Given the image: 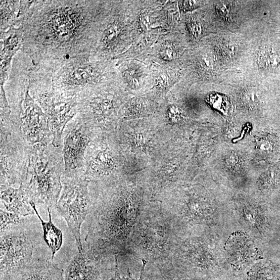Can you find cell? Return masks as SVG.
<instances>
[{"label": "cell", "instance_id": "12", "mask_svg": "<svg viewBox=\"0 0 280 280\" xmlns=\"http://www.w3.org/2000/svg\"><path fill=\"white\" fill-rule=\"evenodd\" d=\"M23 39L20 27L10 28L1 34V91L9 78L13 57L22 49Z\"/></svg>", "mask_w": 280, "mask_h": 280}, {"label": "cell", "instance_id": "19", "mask_svg": "<svg viewBox=\"0 0 280 280\" xmlns=\"http://www.w3.org/2000/svg\"><path fill=\"white\" fill-rule=\"evenodd\" d=\"M257 63L262 69L275 70L280 67V57L274 49L265 48L258 53Z\"/></svg>", "mask_w": 280, "mask_h": 280}, {"label": "cell", "instance_id": "2", "mask_svg": "<svg viewBox=\"0 0 280 280\" xmlns=\"http://www.w3.org/2000/svg\"><path fill=\"white\" fill-rule=\"evenodd\" d=\"M64 169L62 146L56 147L50 143L30 147L27 176L22 185L36 206L55 209Z\"/></svg>", "mask_w": 280, "mask_h": 280}, {"label": "cell", "instance_id": "18", "mask_svg": "<svg viewBox=\"0 0 280 280\" xmlns=\"http://www.w3.org/2000/svg\"><path fill=\"white\" fill-rule=\"evenodd\" d=\"M20 1H1V34L15 27Z\"/></svg>", "mask_w": 280, "mask_h": 280}, {"label": "cell", "instance_id": "15", "mask_svg": "<svg viewBox=\"0 0 280 280\" xmlns=\"http://www.w3.org/2000/svg\"><path fill=\"white\" fill-rule=\"evenodd\" d=\"M225 250L229 260L236 266L249 264L255 256L252 241L248 236L240 232L231 234L225 244Z\"/></svg>", "mask_w": 280, "mask_h": 280}, {"label": "cell", "instance_id": "28", "mask_svg": "<svg viewBox=\"0 0 280 280\" xmlns=\"http://www.w3.org/2000/svg\"><path fill=\"white\" fill-rule=\"evenodd\" d=\"M182 112L176 106H172L169 110V116L171 119L173 121H178L180 120Z\"/></svg>", "mask_w": 280, "mask_h": 280}, {"label": "cell", "instance_id": "23", "mask_svg": "<svg viewBox=\"0 0 280 280\" xmlns=\"http://www.w3.org/2000/svg\"><path fill=\"white\" fill-rule=\"evenodd\" d=\"M117 256L116 255H115V276L114 277L109 279V280H143V276L144 274V270L145 267L146 265V261L143 259L142 263H143V266L142 268V270L141 272V276H140V278L138 280L134 279L132 278L131 273H130V271H129V269L128 270V277H122L120 274V271L119 268H118V264L117 262Z\"/></svg>", "mask_w": 280, "mask_h": 280}, {"label": "cell", "instance_id": "4", "mask_svg": "<svg viewBox=\"0 0 280 280\" xmlns=\"http://www.w3.org/2000/svg\"><path fill=\"white\" fill-rule=\"evenodd\" d=\"M28 74L30 94L47 118L52 144L60 147L64 129L78 114V98L59 90L53 83L51 74L45 69L32 64Z\"/></svg>", "mask_w": 280, "mask_h": 280}, {"label": "cell", "instance_id": "30", "mask_svg": "<svg viewBox=\"0 0 280 280\" xmlns=\"http://www.w3.org/2000/svg\"><path fill=\"white\" fill-rule=\"evenodd\" d=\"M181 2L182 9L186 10V11L194 9L197 4L196 1H182Z\"/></svg>", "mask_w": 280, "mask_h": 280}, {"label": "cell", "instance_id": "22", "mask_svg": "<svg viewBox=\"0 0 280 280\" xmlns=\"http://www.w3.org/2000/svg\"><path fill=\"white\" fill-rule=\"evenodd\" d=\"M161 58L166 61H171L177 57V51L175 47L170 42L165 43L160 50Z\"/></svg>", "mask_w": 280, "mask_h": 280}, {"label": "cell", "instance_id": "9", "mask_svg": "<svg viewBox=\"0 0 280 280\" xmlns=\"http://www.w3.org/2000/svg\"><path fill=\"white\" fill-rule=\"evenodd\" d=\"M94 131L77 115L68 123L62 137L64 176H84L86 152L93 140Z\"/></svg>", "mask_w": 280, "mask_h": 280}, {"label": "cell", "instance_id": "3", "mask_svg": "<svg viewBox=\"0 0 280 280\" xmlns=\"http://www.w3.org/2000/svg\"><path fill=\"white\" fill-rule=\"evenodd\" d=\"M39 67L49 72L56 87L73 97L78 98L119 79L111 60L94 59L90 55L52 61Z\"/></svg>", "mask_w": 280, "mask_h": 280}, {"label": "cell", "instance_id": "7", "mask_svg": "<svg viewBox=\"0 0 280 280\" xmlns=\"http://www.w3.org/2000/svg\"><path fill=\"white\" fill-rule=\"evenodd\" d=\"M62 189L55 210L66 221L80 254L84 253L81 229L92 210L93 202L90 182L84 176L61 179Z\"/></svg>", "mask_w": 280, "mask_h": 280}, {"label": "cell", "instance_id": "25", "mask_svg": "<svg viewBox=\"0 0 280 280\" xmlns=\"http://www.w3.org/2000/svg\"><path fill=\"white\" fill-rule=\"evenodd\" d=\"M243 101L247 106L253 107L257 104L258 98L256 93L253 90L246 91L243 95Z\"/></svg>", "mask_w": 280, "mask_h": 280}, {"label": "cell", "instance_id": "24", "mask_svg": "<svg viewBox=\"0 0 280 280\" xmlns=\"http://www.w3.org/2000/svg\"><path fill=\"white\" fill-rule=\"evenodd\" d=\"M210 102L215 108L220 110H225L228 107L227 101L224 98L223 96L216 94L211 95L210 98Z\"/></svg>", "mask_w": 280, "mask_h": 280}, {"label": "cell", "instance_id": "29", "mask_svg": "<svg viewBox=\"0 0 280 280\" xmlns=\"http://www.w3.org/2000/svg\"><path fill=\"white\" fill-rule=\"evenodd\" d=\"M217 9L220 14L224 17L226 18H229L230 9L227 5L223 3H220L217 6Z\"/></svg>", "mask_w": 280, "mask_h": 280}, {"label": "cell", "instance_id": "16", "mask_svg": "<svg viewBox=\"0 0 280 280\" xmlns=\"http://www.w3.org/2000/svg\"><path fill=\"white\" fill-rule=\"evenodd\" d=\"M63 272L51 258L39 257L14 280H62Z\"/></svg>", "mask_w": 280, "mask_h": 280}, {"label": "cell", "instance_id": "10", "mask_svg": "<svg viewBox=\"0 0 280 280\" xmlns=\"http://www.w3.org/2000/svg\"><path fill=\"white\" fill-rule=\"evenodd\" d=\"M110 142L105 138L94 139L85 155L84 177L90 183L112 177L117 168V158Z\"/></svg>", "mask_w": 280, "mask_h": 280}, {"label": "cell", "instance_id": "27", "mask_svg": "<svg viewBox=\"0 0 280 280\" xmlns=\"http://www.w3.org/2000/svg\"><path fill=\"white\" fill-rule=\"evenodd\" d=\"M221 50L224 55L232 57L235 54L237 47L233 43L226 42L222 45Z\"/></svg>", "mask_w": 280, "mask_h": 280}, {"label": "cell", "instance_id": "5", "mask_svg": "<svg viewBox=\"0 0 280 280\" xmlns=\"http://www.w3.org/2000/svg\"><path fill=\"white\" fill-rule=\"evenodd\" d=\"M35 225L29 219L18 227L1 232L0 280H14L36 259L34 255L41 233Z\"/></svg>", "mask_w": 280, "mask_h": 280}, {"label": "cell", "instance_id": "17", "mask_svg": "<svg viewBox=\"0 0 280 280\" xmlns=\"http://www.w3.org/2000/svg\"><path fill=\"white\" fill-rule=\"evenodd\" d=\"M31 206L33 207L37 216L41 222V228L43 233V238L51 252V259L53 261L55 254L61 249L63 243V234L62 232L53 224L51 220L50 209H47L49 215V221L46 222L40 216L36 208V204L31 202Z\"/></svg>", "mask_w": 280, "mask_h": 280}, {"label": "cell", "instance_id": "1", "mask_svg": "<svg viewBox=\"0 0 280 280\" xmlns=\"http://www.w3.org/2000/svg\"><path fill=\"white\" fill-rule=\"evenodd\" d=\"M111 1H35L19 24L34 66L91 55Z\"/></svg>", "mask_w": 280, "mask_h": 280}, {"label": "cell", "instance_id": "21", "mask_svg": "<svg viewBox=\"0 0 280 280\" xmlns=\"http://www.w3.org/2000/svg\"><path fill=\"white\" fill-rule=\"evenodd\" d=\"M122 77L123 80L128 82L129 85H131L134 88L139 87L140 84V80H141V71L137 67H129L128 70L126 69H121Z\"/></svg>", "mask_w": 280, "mask_h": 280}, {"label": "cell", "instance_id": "6", "mask_svg": "<svg viewBox=\"0 0 280 280\" xmlns=\"http://www.w3.org/2000/svg\"><path fill=\"white\" fill-rule=\"evenodd\" d=\"M10 116L1 115V185L18 188L26 180L30 146Z\"/></svg>", "mask_w": 280, "mask_h": 280}, {"label": "cell", "instance_id": "14", "mask_svg": "<svg viewBox=\"0 0 280 280\" xmlns=\"http://www.w3.org/2000/svg\"><path fill=\"white\" fill-rule=\"evenodd\" d=\"M99 269L97 262L79 253L63 269L62 280H102Z\"/></svg>", "mask_w": 280, "mask_h": 280}, {"label": "cell", "instance_id": "26", "mask_svg": "<svg viewBox=\"0 0 280 280\" xmlns=\"http://www.w3.org/2000/svg\"><path fill=\"white\" fill-rule=\"evenodd\" d=\"M188 28L191 35L195 38H198L202 31L200 24L195 18H191L188 22Z\"/></svg>", "mask_w": 280, "mask_h": 280}, {"label": "cell", "instance_id": "8", "mask_svg": "<svg viewBox=\"0 0 280 280\" xmlns=\"http://www.w3.org/2000/svg\"><path fill=\"white\" fill-rule=\"evenodd\" d=\"M119 82L118 79L78 96L77 115L94 131L98 127L111 129L115 124L120 105Z\"/></svg>", "mask_w": 280, "mask_h": 280}, {"label": "cell", "instance_id": "20", "mask_svg": "<svg viewBox=\"0 0 280 280\" xmlns=\"http://www.w3.org/2000/svg\"><path fill=\"white\" fill-rule=\"evenodd\" d=\"M28 218L1 210V232L18 227L25 223Z\"/></svg>", "mask_w": 280, "mask_h": 280}, {"label": "cell", "instance_id": "11", "mask_svg": "<svg viewBox=\"0 0 280 280\" xmlns=\"http://www.w3.org/2000/svg\"><path fill=\"white\" fill-rule=\"evenodd\" d=\"M20 127L30 147L52 143L53 136L47 118L30 94L29 88L21 106Z\"/></svg>", "mask_w": 280, "mask_h": 280}, {"label": "cell", "instance_id": "13", "mask_svg": "<svg viewBox=\"0 0 280 280\" xmlns=\"http://www.w3.org/2000/svg\"><path fill=\"white\" fill-rule=\"evenodd\" d=\"M31 202L22 185L18 188L1 185V210L27 218L36 213Z\"/></svg>", "mask_w": 280, "mask_h": 280}]
</instances>
